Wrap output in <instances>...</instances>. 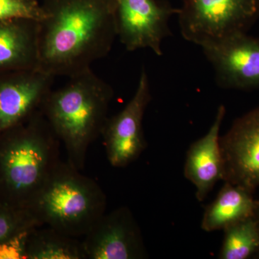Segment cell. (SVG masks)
<instances>
[{
  "label": "cell",
  "mask_w": 259,
  "mask_h": 259,
  "mask_svg": "<svg viewBox=\"0 0 259 259\" xmlns=\"http://www.w3.org/2000/svg\"><path fill=\"white\" fill-rule=\"evenodd\" d=\"M44 17L41 3L37 0H0V21L13 19L40 21Z\"/></svg>",
  "instance_id": "18"
},
{
  "label": "cell",
  "mask_w": 259,
  "mask_h": 259,
  "mask_svg": "<svg viewBox=\"0 0 259 259\" xmlns=\"http://www.w3.org/2000/svg\"><path fill=\"white\" fill-rule=\"evenodd\" d=\"M38 226H42L28 209L0 201V245Z\"/></svg>",
  "instance_id": "17"
},
{
  "label": "cell",
  "mask_w": 259,
  "mask_h": 259,
  "mask_svg": "<svg viewBox=\"0 0 259 259\" xmlns=\"http://www.w3.org/2000/svg\"><path fill=\"white\" fill-rule=\"evenodd\" d=\"M201 48L220 88L259 89V38L239 32Z\"/></svg>",
  "instance_id": "8"
},
{
  "label": "cell",
  "mask_w": 259,
  "mask_h": 259,
  "mask_svg": "<svg viewBox=\"0 0 259 259\" xmlns=\"http://www.w3.org/2000/svg\"><path fill=\"white\" fill-rule=\"evenodd\" d=\"M86 259H143L141 230L127 207L105 212L81 240Z\"/></svg>",
  "instance_id": "9"
},
{
  "label": "cell",
  "mask_w": 259,
  "mask_h": 259,
  "mask_svg": "<svg viewBox=\"0 0 259 259\" xmlns=\"http://www.w3.org/2000/svg\"><path fill=\"white\" fill-rule=\"evenodd\" d=\"M253 216H254L255 221H256L257 222V224H258L259 229V201H256V204H255L254 214H253Z\"/></svg>",
  "instance_id": "19"
},
{
  "label": "cell",
  "mask_w": 259,
  "mask_h": 259,
  "mask_svg": "<svg viewBox=\"0 0 259 259\" xmlns=\"http://www.w3.org/2000/svg\"><path fill=\"white\" fill-rule=\"evenodd\" d=\"M60 161L27 209L40 226L83 237L106 212L107 197L96 181Z\"/></svg>",
  "instance_id": "4"
},
{
  "label": "cell",
  "mask_w": 259,
  "mask_h": 259,
  "mask_svg": "<svg viewBox=\"0 0 259 259\" xmlns=\"http://www.w3.org/2000/svg\"><path fill=\"white\" fill-rule=\"evenodd\" d=\"M151 100L149 78L143 68L134 96L119 113L108 117L102 130L101 137L111 166H128L146 149L143 120Z\"/></svg>",
  "instance_id": "7"
},
{
  "label": "cell",
  "mask_w": 259,
  "mask_h": 259,
  "mask_svg": "<svg viewBox=\"0 0 259 259\" xmlns=\"http://www.w3.org/2000/svg\"><path fill=\"white\" fill-rule=\"evenodd\" d=\"M38 64V21H0V74L32 69Z\"/></svg>",
  "instance_id": "13"
},
{
  "label": "cell",
  "mask_w": 259,
  "mask_h": 259,
  "mask_svg": "<svg viewBox=\"0 0 259 259\" xmlns=\"http://www.w3.org/2000/svg\"><path fill=\"white\" fill-rule=\"evenodd\" d=\"M23 259H86L79 238L68 236L47 226L28 232Z\"/></svg>",
  "instance_id": "15"
},
{
  "label": "cell",
  "mask_w": 259,
  "mask_h": 259,
  "mask_svg": "<svg viewBox=\"0 0 259 259\" xmlns=\"http://www.w3.org/2000/svg\"><path fill=\"white\" fill-rule=\"evenodd\" d=\"M54 78L39 69L0 74V134L41 110Z\"/></svg>",
  "instance_id": "11"
},
{
  "label": "cell",
  "mask_w": 259,
  "mask_h": 259,
  "mask_svg": "<svg viewBox=\"0 0 259 259\" xmlns=\"http://www.w3.org/2000/svg\"><path fill=\"white\" fill-rule=\"evenodd\" d=\"M220 144L223 181L253 192L259 186V107L237 119Z\"/></svg>",
  "instance_id": "10"
},
{
  "label": "cell",
  "mask_w": 259,
  "mask_h": 259,
  "mask_svg": "<svg viewBox=\"0 0 259 259\" xmlns=\"http://www.w3.org/2000/svg\"><path fill=\"white\" fill-rule=\"evenodd\" d=\"M117 38L126 50L150 49L163 55L162 42L171 35L169 20L177 15L167 0H115Z\"/></svg>",
  "instance_id": "6"
},
{
  "label": "cell",
  "mask_w": 259,
  "mask_h": 259,
  "mask_svg": "<svg viewBox=\"0 0 259 259\" xmlns=\"http://www.w3.org/2000/svg\"><path fill=\"white\" fill-rule=\"evenodd\" d=\"M226 113V107L220 105L208 132L191 145L187 151L184 175L195 187L199 202L204 200L218 181L223 180L220 131Z\"/></svg>",
  "instance_id": "12"
},
{
  "label": "cell",
  "mask_w": 259,
  "mask_h": 259,
  "mask_svg": "<svg viewBox=\"0 0 259 259\" xmlns=\"http://www.w3.org/2000/svg\"><path fill=\"white\" fill-rule=\"evenodd\" d=\"M218 258L246 259L259 251V229L254 216L245 218L224 230Z\"/></svg>",
  "instance_id": "16"
},
{
  "label": "cell",
  "mask_w": 259,
  "mask_h": 259,
  "mask_svg": "<svg viewBox=\"0 0 259 259\" xmlns=\"http://www.w3.org/2000/svg\"><path fill=\"white\" fill-rule=\"evenodd\" d=\"M253 192L236 185L225 182L217 197L205 209L201 228L206 232L224 230L254 214L255 204Z\"/></svg>",
  "instance_id": "14"
},
{
  "label": "cell",
  "mask_w": 259,
  "mask_h": 259,
  "mask_svg": "<svg viewBox=\"0 0 259 259\" xmlns=\"http://www.w3.org/2000/svg\"><path fill=\"white\" fill-rule=\"evenodd\" d=\"M61 142L41 110L0 134V201L26 208L59 164Z\"/></svg>",
  "instance_id": "3"
},
{
  "label": "cell",
  "mask_w": 259,
  "mask_h": 259,
  "mask_svg": "<svg viewBox=\"0 0 259 259\" xmlns=\"http://www.w3.org/2000/svg\"><path fill=\"white\" fill-rule=\"evenodd\" d=\"M177 15L182 37L202 47L247 32L259 18V0H185Z\"/></svg>",
  "instance_id": "5"
},
{
  "label": "cell",
  "mask_w": 259,
  "mask_h": 259,
  "mask_svg": "<svg viewBox=\"0 0 259 259\" xmlns=\"http://www.w3.org/2000/svg\"><path fill=\"white\" fill-rule=\"evenodd\" d=\"M114 90L92 70L75 74L44 100L42 115L64 145L67 162L79 171L90 145L101 136Z\"/></svg>",
  "instance_id": "2"
},
{
  "label": "cell",
  "mask_w": 259,
  "mask_h": 259,
  "mask_svg": "<svg viewBox=\"0 0 259 259\" xmlns=\"http://www.w3.org/2000/svg\"><path fill=\"white\" fill-rule=\"evenodd\" d=\"M37 69L70 76L106 57L117 37L115 0H44Z\"/></svg>",
  "instance_id": "1"
}]
</instances>
